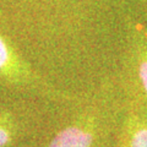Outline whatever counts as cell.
I'll return each mask as SVG.
<instances>
[{"instance_id": "1", "label": "cell", "mask_w": 147, "mask_h": 147, "mask_svg": "<svg viewBox=\"0 0 147 147\" xmlns=\"http://www.w3.org/2000/svg\"><path fill=\"white\" fill-rule=\"evenodd\" d=\"M93 134L85 124H74L54 136L49 147H91Z\"/></svg>"}, {"instance_id": "2", "label": "cell", "mask_w": 147, "mask_h": 147, "mask_svg": "<svg viewBox=\"0 0 147 147\" xmlns=\"http://www.w3.org/2000/svg\"><path fill=\"white\" fill-rule=\"evenodd\" d=\"M130 147H147V123L134 119L129 126Z\"/></svg>"}, {"instance_id": "3", "label": "cell", "mask_w": 147, "mask_h": 147, "mask_svg": "<svg viewBox=\"0 0 147 147\" xmlns=\"http://www.w3.org/2000/svg\"><path fill=\"white\" fill-rule=\"evenodd\" d=\"M139 77L147 93V52L141 54L140 64H139Z\"/></svg>"}, {"instance_id": "4", "label": "cell", "mask_w": 147, "mask_h": 147, "mask_svg": "<svg viewBox=\"0 0 147 147\" xmlns=\"http://www.w3.org/2000/svg\"><path fill=\"white\" fill-rule=\"evenodd\" d=\"M9 58H10L9 49L6 47L5 42L0 38V70H3V69L6 66V64L9 61Z\"/></svg>"}, {"instance_id": "5", "label": "cell", "mask_w": 147, "mask_h": 147, "mask_svg": "<svg viewBox=\"0 0 147 147\" xmlns=\"http://www.w3.org/2000/svg\"><path fill=\"white\" fill-rule=\"evenodd\" d=\"M11 140V136H10V132L9 130H6L5 127L0 126V147L7 145Z\"/></svg>"}]
</instances>
